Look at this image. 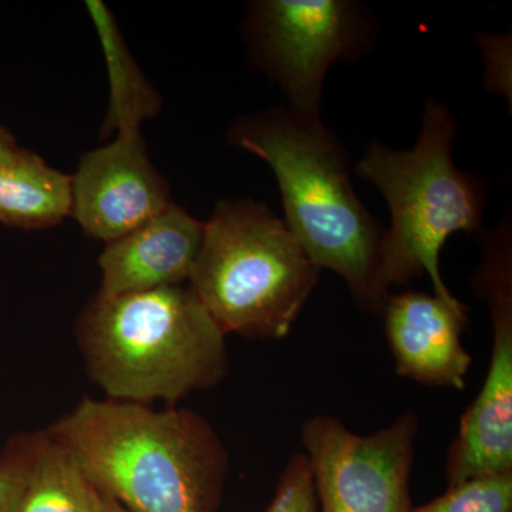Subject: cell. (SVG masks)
<instances>
[{
	"instance_id": "cell-1",
	"label": "cell",
	"mask_w": 512,
	"mask_h": 512,
	"mask_svg": "<svg viewBox=\"0 0 512 512\" xmlns=\"http://www.w3.org/2000/svg\"><path fill=\"white\" fill-rule=\"evenodd\" d=\"M46 431L128 512L220 511L229 454L198 413L87 397Z\"/></svg>"
},
{
	"instance_id": "cell-2",
	"label": "cell",
	"mask_w": 512,
	"mask_h": 512,
	"mask_svg": "<svg viewBox=\"0 0 512 512\" xmlns=\"http://www.w3.org/2000/svg\"><path fill=\"white\" fill-rule=\"evenodd\" d=\"M228 143L274 171L291 229L313 264L345 281L362 311L382 318L390 292L379 284L384 229L350 178L342 141L319 116L275 107L234 121Z\"/></svg>"
},
{
	"instance_id": "cell-3",
	"label": "cell",
	"mask_w": 512,
	"mask_h": 512,
	"mask_svg": "<svg viewBox=\"0 0 512 512\" xmlns=\"http://www.w3.org/2000/svg\"><path fill=\"white\" fill-rule=\"evenodd\" d=\"M225 336L190 285L97 293L76 323L87 375L117 402L173 404L217 386L229 369Z\"/></svg>"
},
{
	"instance_id": "cell-4",
	"label": "cell",
	"mask_w": 512,
	"mask_h": 512,
	"mask_svg": "<svg viewBox=\"0 0 512 512\" xmlns=\"http://www.w3.org/2000/svg\"><path fill=\"white\" fill-rule=\"evenodd\" d=\"M456 134L451 110L429 97L413 148L394 150L372 141L356 165L357 175L375 185L389 205L379 266V284L386 292L427 275L434 295L458 301L441 275V249L457 232L483 231L488 185L454 163Z\"/></svg>"
},
{
	"instance_id": "cell-5",
	"label": "cell",
	"mask_w": 512,
	"mask_h": 512,
	"mask_svg": "<svg viewBox=\"0 0 512 512\" xmlns=\"http://www.w3.org/2000/svg\"><path fill=\"white\" fill-rule=\"evenodd\" d=\"M320 272L271 208L222 200L205 222L188 285L225 335L278 340L291 332Z\"/></svg>"
},
{
	"instance_id": "cell-6",
	"label": "cell",
	"mask_w": 512,
	"mask_h": 512,
	"mask_svg": "<svg viewBox=\"0 0 512 512\" xmlns=\"http://www.w3.org/2000/svg\"><path fill=\"white\" fill-rule=\"evenodd\" d=\"M244 39L256 69L281 87L286 107L319 116L330 67L366 56L376 28L355 0H256L247 8Z\"/></svg>"
},
{
	"instance_id": "cell-7",
	"label": "cell",
	"mask_w": 512,
	"mask_h": 512,
	"mask_svg": "<svg viewBox=\"0 0 512 512\" xmlns=\"http://www.w3.org/2000/svg\"><path fill=\"white\" fill-rule=\"evenodd\" d=\"M511 212L477 235L481 262L471 278L493 323L490 366L477 399L460 420L446 463L448 487L471 478L512 473Z\"/></svg>"
},
{
	"instance_id": "cell-8",
	"label": "cell",
	"mask_w": 512,
	"mask_h": 512,
	"mask_svg": "<svg viewBox=\"0 0 512 512\" xmlns=\"http://www.w3.org/2000/svg\"><path fill=\"white\" fill-rule=\"evenodd\" d=\"M416 414H402L369 436L332 416L303 421L301 439L311 466L319 512H410V473Z\"/></svg>"
},
{
	"instance_id": "cell-9",
	"label": "cell",
	"mask_w": 512,
	"mask_h": 512,
	"mask_svg": "<svg viewBox=\"0 0 512 512\" xmlns=\"http://www.w3.org/2000/svg\"><path fill=\"white\" fill-rule=\"evenodd\" d=\"M70 187V217L89 237L106 244L174 204L141 133L117 134L111 143L84 154Z\"/></svg>"
},
{
	"instance_id": "cell-10",
	"label": "cell",
	"mask_w": 512,
	"mask_h": 512,
	"mask_svg": "<svg viewBox=\"0 0 512 512\" xmlns=\"http://www.w3.org/2000/svg\"><path fill=\"white\" fill-rule=\"evenodd\" d=\"M382 318L397 375L426 386L466 387L471 356L463 346V302L419 291L390 293Z\"/></svg>"
},
{
	"instance_id": "cell-11",
	"label": "cell",
	"mask_w": 512,
	"mask_h": 512,
	"mask_svg": "<svg viewBox=\"0 0 512 512\" xmlns=\"http://www.w3.org/2000/svg\"><path fill=\"white\" fill-rule=\"evenodd\" d=\"M204 231L205 222L173 204L124 237L107 242L99 258V295L147 292L190 282Z\"/></svg>"
},
{
	"instance_id": "cell-12",
	"label": "cell",
	"mask_w": 512,
	"mask_h": 512,
	"mask_svg": "<svg viewBox=\"0 0 512 512\" xmlns=\"http://www.w3.org/2000/svg\"><path fill=\"white\" fill-rule=\"evenodd\" d=\"M86 8L99 36L109 79V104L101 137L140 133L144 121L153 119L161 110V96L138 66L107 5L89 0Z\"/></svg>"
},
{
	"instance_id": "cell-13",
	"label": "cell",
	"mask_w": 512,
	"mask_h": 512,
	"mask_svg": "<svg viewBox=\"0 0 512 512\" xmlns=\"http://www.w3.org/2000/svg\"><path fill=\"white\" fill-rule=\"evenodd\" d=\"M70 211V175L29 150L15 161L0 164V225L45 229L62 224Z\"/></svg>"
},
{
	"instance_id": "cell-14",
	"label": "cell",
	"mask_w": 512,
	"mask_h": 512,
	"mask_svg": "<svg viewBox=\"0 0 512 512\" xmlns=\"http://www.w3.org/2000/svg\"><path fill=\"white\" fill-rule=\"evenodd\" d=\"M45 431L16 512H94L93 487L69 451Z\"/></svg>"
},
{
	"instance_id": "cell-15",
	"label": "cell",
	"mask_w": 512,
	"mask_h": 512,
	"mask_svg": "<svg viewBox=\"0 0 512 512\" xmlns=\"http://www.w3.org/2000/svg\"><path fill=\"white\" fill-rule=\"evenodd\" d=\"M410 512H512V473L451 485L440 497Z\"/></svg>"
},
{
	"instance_id": "cell-16",
	"label": "cell",
	"mask_w": 512,
	"mask_h": 512,
	"mask_svg": "<svg viewBox=\"0 0 512 512\" xmlns=\"http://www.w3.org/2000/svg\"><path fill=\"white\" fill-rule=\"evenodd\" d=\"M45 431L19 433L0 453V512H16L32 473Z\"/></svg>"
},
{
	"instance_id": "cell-17",
	"label": "cell",
	"mask_w": 512,
	"mask_h": 512,
	"mask_svg": "<svg viewBox=\"0 0 512 512\" xmlns=\"http://www.w3.org/2000/svg\"><path fill=\"white\" fill-rule=\"evenodd\" d=\"M265 512H319L311 466L305 453L288 461Z\"/></svg>"
},
{
	"instance_id": "cell-18",
	"label": "cell",
	"mask_w": 512,
	"mask_h": 512,
	"mask_svg": "<svg viewBox=\"0 0 512 512\" xmlns=\"http://www.w3.org/2000/svg\"><path fill=\"white\" fill-rule=\"evenodd\" d=\"M485 64V87L511 100V37L477 33Z\"/></svg>"
},
{
	"instance_id": "cell-19",
	"label": "cell",
	"mask_w": 512,
	"mask_h": 512,
	"mask_svg": "<svg viewBox=\"0 0 512 512\" xmlns=\"http://www.w3.org/2000/svg\"><path fill=\"white\" fill-rule=\"evenodd\" d=\"M26 148L20 147L15 136L0 123V164L10 163L25 153Z\"/></svg>"
},
{
	"instance_id": "cell-20",
	"label": "cell",
	"mask_w": 512,
	"mask_h": 512,
	"mask_svg": "<svg viewBox=\"0 0 512 512\" xmlns=\"http://www.w3.org/2000/svg\"><path fill=\"white\" fill-rule=\"evenodd\" d=\"M93 487V485H92ZM93 508L94 512H128L126 508L121 507L110 495L100 493L93 487Z\"/></svg>"
}]
</instances>
